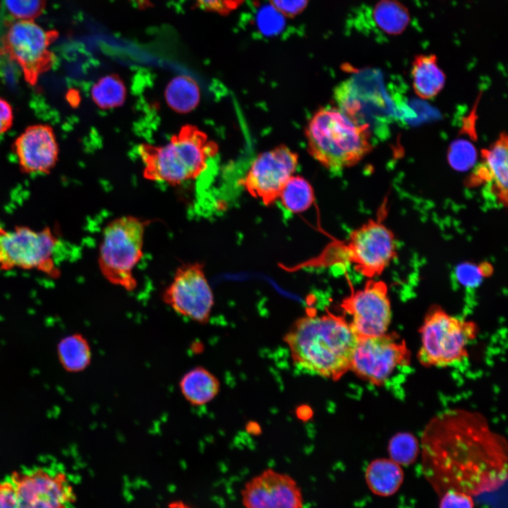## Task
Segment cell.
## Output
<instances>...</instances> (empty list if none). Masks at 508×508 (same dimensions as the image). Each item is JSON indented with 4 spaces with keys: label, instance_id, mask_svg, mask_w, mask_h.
<instances>
[{
    "label": "cell",
    "instance_id": "1",
    "mask_svg": "<svg viewBox=\"0 0 508 508\" xmlns=\"http://www.w3.org/2000/svg\"><path fill=\"white\" fill-rule=\"evenodd\" d=\"M423 472L435 492L449 490L477 496L500 489L507 478V455L487 446L428 447Z\"/></svg>",
    "mask_w": 508,
    "mask_h": 508
},
{
    "label": "cell",
    "instance_id": "2",
    "mask_svg": "<svg viewBox=\"0 0 508 508\" xmlns=\"http://www.w3.org/2000/svg\"><path fill=\"white\" fill-rule=\"evenodd\" d=\"M284 340L296 366L337 380L350 370L358 339L344 318L327 312L300 318Z\"/></svg>",
    "mask_w": 508,
    "mask_h": 508
},
{
    "label": "cell",
    "instance_id": "3",
    "mask_svg": "<svg viewBox=\"0 0 508 508\" xmlns=\"http://www.w3.org/2000/svg\"><path fill=\"white\" fill-rule=\"evenodd\" d=\"M305 133L310 155L332 171L358 164L373 149L370 126L354 121L336 107L318 109Z\"/></svg>",
    "mask_w": 508,
    "mask_h": 508
},
{
    "label": "cell",
    "instance_id": "4",
    "mask_svg": "<svg viewBox=\"0 0 508 508\" xmlns=\"http://www.w3.org/2000/svg\"><path fill=\"white\" fill-rule=\"evenodd\" d=\"M217 152L216 143L190 124L183 126L164 145L142 143L138 147L144 178L171 186L195 179Z\"/></svg>",
    "mask_w": 508,
    "mask_h": 508
},
{
    "label": "cell",
    "instance_id": "5",
    "mask_svg": "<svg viewBox=\"0 0 508 508\" xmlns=\"http://www.w3.org/2000/svg\"><path fill=\"white\" fill-rule=\"evenodd\" d=\"M380 215L353 230L344 242H333L306 266L349 263L366 277L380 275L397 255L394 235Z\"/></svg>",
    "mask_w": 508,
    "mask_h": 508
},
{
    "label": "cell",
    "instance_id": "6",
    "mask_svg": "<svg viewBox=\"0 0 508 508\" xmlns=\"http://www.w3.org/2000/svg\"><path fill=\"white\" fill-rule=\"evenodd\" d=\"M147 222L132 215L117 217L104 227L99 247L98 267L104 278L127 291L138 282L133 274L143 255Z\"/></svg>",
    "mask_w": 508,
    "mask_h": 508
},
{
    "label": "cell",
    "instance_id": "7",
    "mask_svg": "<svg viewBox=\"0 0 508 508\" xmlns=\"http://www.w3.org/2000/svg\"><path fill=\"white\" fill-rule=\"evenodd\" d=\"M59 244L49 226L37 230L24 225L12 229L0 226V270H35L56 278L60 270L54 255Z\"/></svg>",
    "mask_w": 508,
    "mask_h": 508
},
{
    "label": "cell",
    "instance_id": "8",
    "mask_svg": "<svg viewBox=\"0 0 508 508\" xmlns=\"http://www.w3.org/2000/svg\"><path fill=\"white\" fill-rule=\"evenodd\" d=\"M421 345L418 353L426 366H445L467 356L466 347L474 339L477 327L433 307L426 315L420 329Z\"/></svg>",
    "mask_w": 508,
    "mask_h": 508
},
{
    "label": "cell",
    "instance_id": "9",
    "mask_svg": "<svg viewBox=\"0 0 508 508\" xmlns=\"http://www.w3.org/2000/svg\"><path fill=\"white\" fill-rule=\"evenodd\" d=\"M7 28L1 40V52L16 62L28 83L35 85L40 76L55 64L56 56L49 47L59 33L43 29L34 20H16L8 23Z\"/></svg>",
    "mask_w": 508,
    "mask_h": 508
},
{
    "label": "cell",
    "instance_id": "10",
    "mask_svg": "<svg viewBox=\"0 0 508 508\" xmlns=\"http://www.w3.org/2000/svg\"><path fill=\"white\" fill-rule=\"evenodd\" d=\"M162 298L175 313L200 325L208 322L214 306V295L204 265L188 262L175 271Z\"/></svg>",
    "mask_w": 508,
    "mask_h": 508
},
{
    "label": "cell",
    "instance_id": "11",
    "mask_svg": "<svg viewBox=\"0 0 508 508\" xmlns=\"http://www.w3.org/2000/svg\"><path fill=\"white\" fill-rule=\"evenodd\" d=\"M10 480L19 508H68L75 501L73 487L63 471L40 467L15 471Z\"/></svg>",
    "mask_w": 508,
    "mask_h": 508
},
{
    "label": "cell",
    "instance_id": "12",
    "mask_svg": "<svg viewBox=\"0 0 508 508\" xmlns=\"http://www.w3.org/2000/svg\"><path fill=\"white\" fill-rule=\"evenodd\" d=\"M408 361L409 352L405 341L395 334L385 333L358 340L350 370L360 378L378 385Z\"/></svg>",
    "mask_w": 508,
    "mask_h": 508
},
{
    "label": "cell",
    "instance_id": "13",
    "mask_svg": "<svg viewBox=\"0 0 508 508\" xmlns=\"http://www.w3.org/2000/svg\"><path fill=\"white\" fill-rule=\"evenodd\" d=\"M341 306L351 317L349 322L358 339L387 333L391 305L385 282L370 279L358 290L351 286L350 294Z\"/></svg>",
    "mask_w": 508,
    "mask_h": 508
},
{
    "label": "cell",
    "instance_id": "14",
    "mask_svg": "<svg viewBox=\"0 0 508 508\" xmlns=\"http://www.w3.org/2000/svg\"><path fill=\"white\" fill-rule=\"evenodd\" d=\"M298 155L285 145L259 155L239 184L265 205L278 200L279 194L296 171Z\"/></svg>",
    "mask_w": 508,
    "mask_h": 508
},
{
    "label": "cell",
    "instance_id": "15",
    "mask_svg": "<svg viewBox=\"0 0 508 508\" xmlns=\"http://www.w3.org/2000/svg\"><path fill=\"white\" fill-rule=\"evenodd\" d=\"M243 508H303L301 487L290 475L267 468L250 478L241 491Z\"/></svg>",
    "mask_w": 508,
    "mask_h": 508
},
{
    "label": "cell",
    "instance_id": "16",
    "mask_svg": "<svg viewBox=\"0 0 508 508\" xmlns=\"http://www.w3.org/2000/svg\"><path fill=\"white\" fill-rule=\"evenodd\" d=\"M12 147L24 174H49L59 159L56 136L48 124L28 126L14 140Z\"/></svg>",
    "mask_w": 508,
    "mask_h": 508
},
{
    "label": "cell",
    "instance_id": "17",
    "mask_svg": "<svg viewBox=\"0 0 508 508\" xmlns=\"http://www.w3.org/2000/svg\"><path fill=\"white\" fill-rule=\"evenodd\" d=\"M507 135L501 133L487 149L481 150L482 162L468 179V186L485 185V190L497 203L506 207L508 187Z\"/></svg>",
    "mask_w": 508,
    "mask_h": 508
},
{
    "label": "cell",
    "instance_id": "18",
    "mask_svg": "<svg viewBox=\"0 0 508 508\" xmlns=\"http://www.w3.org/2000/svg\"><path fill=\"white\" fill-rule=\"evenodd\" d=\"M179 386L185 400L194 406L211 402L220 389L218 378L203 366H195L187 370L180 378Z\"/></svg>",
    "mask_w": 508,
    "mask_h": 508
},
{
    "label": "cell",
    "instance_id": "19",
    "mask_svg": "<svg viewBox=\"0 0 508 508\" xmlns=\"http://www.w3.org/2000/svg\"><path fill=\"white\" fill-rule=\"evenodd\" d=\"M413 88L422 99L435 97L445 86L446 76L437 64L435 54H418L411 66Z\"/></svg>",
    "mask_w": 508,
    "mask_h": 508
},
{
    "label": "cell",
    "instance_id": "20",
    "mask_svg": "<svg viewBox=\"0 0 508 508\" xmlns=\"http://www.w3.org/2000/svg\"><path fill=\"white\" fill-rule=\"evenodd\" d=\"M404 473L398 464L390 459H376L367 466L365 480L375 495L389 497L396 493L404 481Z\"/></svg>",
    "mask_w": 508,
    "mask_h": 508
},
{
    "label": "cell",
    "instance_id": "21",
    "mask_svg": "<svg viewBox=\"0 0 508 508\" xmlns=\"http://www.w3.org/2000/svg\"><path fill=\"white\" fill-rule=\"evenodd\" d=\"M372 18L381 31L391 36L402 34L411 23L409 8L399 0H379L373 7Z\"/></svg>",
    "mask_w": 508,
    "mask_h": 508
},
{
    "label": "cell",
    "instance_id": "22",
    "mask_svg": "<svg viewBox=\"0 0 508 508\" xmlns=\"http://www.w3.org/2000/svg\"><path fill=\"white\" fill-rule=\"evenodd\" d=\"M57 355L63 368L69 373L83 371L90 365L92 359L90 343L80 333H74L61 339L57 346Z\"/></svg>",
    "mask_w": 508,
    "mask_h": 508
},
{
    "label": "cell",
    "instance_id": "23",
    "mask_svg": "<svg viewBox=\"0 0 508 508\" xmlns=\"http://www.w3.org/2000/svg\"><path fill=\"white\" fill-rule=\"evenodd\" d=\"M168 106L179 114H186L197 107L200 91L197 82L188 75H181L172 78L164 90Z\"/></svg>",
    "mask_w": 508,
    "mask_h": 508
},
{
    "label": "cell",
    "instance_id": "24",
    "mask_svg": "<svg viewBox=\"0 0 508 508\" xmlns=\"http://www.w3.org/2000/svg\"><path fill=\"white\" fill-rule=\"evenodd\" d=\"M278 200L289 212L301 213L308 210L313 204L314 190L305 178L293 175L283 187Z\"/></svg>",
    "mask_w": 508,
    "mask_h": 508
},
{
    "label": "cell",
    "instance_id": "25",
    "mask_svg": "<svg viewBox=\"0 0 508 508\" xmlns=\"http://www.w3.org/2000/svg\"><path fill=\"white\" fill-rule=\"evenodd\" d=\"M90 95L93 102L102 109L121 107L126 97V87L117 74L104 75L92 85Z\"/></svg>",
    "mask_w": 508,
    "mask_h": 508
},
{
    "label": "cell",
    "instance_id": "26",
    "mask_svg": "<svg viewBox=\"0 0 508 508\" xmlns=\"http://www.w3.org/2000/svg\"><path fill=\"white\" fill-rule=\"evenodd\" d=\"M388 452L391 460L400 466H408L416 459L418 444L412 435L398 434L389 441Z\"/></svg>",
    "mask_w": 508,
    "mask_h": 508
},
{
    "label": "cell",
    "instance_id": "27",
    "mask_svg": "<svg viewBox=\"0 0 508 508\" xmlns=\"http://www.w3.org/2000/svg\"><path fill=\"white\" fill-rule=\"evenodd\" d=\"M477 152L474 145L466 140L454 141L449 146L447 159L450 166L458 171H466L475 164Z\"/></svg>",
    "mask_w": 508,
    "mask_h": 508
},
{
    "label": "cell",
    "instance_id": "28",
    "mask_svg": "<svg viewBox=\"0 0 508 508\" xmlns=\"http://www.w3.org/2000/svg\"><path fill=\"white\" fill-rule=\"evenodd\" d=\"M492 272L490 264L483 262L476 265L471 262H463L456 266L455 276L457 282L466 288H475L488 277Z\"/></svg>",
    "mask_w": 508,
    "mask_h": 508
},
{
    "label": "cell",
    "instance_id": "29",
    "mask_svg": "<svg viewBox=\"0 0 508 508\" xmlns=\"http://www.w3.org/2000/svg\"><path fill=\"white\" fill-rule=\"evenodd\" d=\"M9 14L16 20H34L42 14L46 0H3Z\"/></svg>",
    "mask_w": 508,
    "mask_h": 508
},
{
    "label": "cell",
    "instance_id": "30",
    "mask_svg": "<svg viewBox=\"0 0 508 508\" xmlns=\"http://www.w3.org/2000/svg\"><path fill=\"white\" fill-rule=\"evenodd\" d=\"M439 508H474V501L466 493L449 490L440 496Z\"/></svg>",
    "mask_w": 508,
    "mask_h": 508
},
{
    "label": "cell",
    "instance_id": "31",
    "mask_svg": "<svg viewBox=\"0 0 508 508\" xmlns=\"http://www.w3.org/2000/svg\"><path fill=\"white\" fill-rule=\"evenodd\" d=\"M282 16L272 6L270 9L261 11L258 16L259 28L266 35H272L279 31L283 25Z\"/></svg>",
    "mask_w": 508,
    "mask_h": 508
},
{
    "label": "cell",
    "instance_id": "32",
    "mask_svg": "<svg viewBox=\"0 0 508 508\" xmlns=\"http://www.w3.org/2000/svg\"><path fill=\"white\" fill-rule=\"evenodd\" d=\"M246 0H195L198 6L207 11L227 16L241 6Z\"/></svg>",
    "mask_w": 508,
    "mask_h": 508
},
{
    "label": "cell",
    "instance_id": "33",
    "mask_svg": "<svg viewBox=\"0 0 508 508\" xmlns=\"http://www.w3.org/2000/svg\"><path fill=\"white\" fill-rule=\"evenodd\" d=\"M310 0H270L271 6L280 14L294 18L307 7Z\"/></svg>",
    "mask_w": 508,
    "mask_h": 508
},
{
    "label": "cell",
    "instance_id": "34",
    "mask_svg": "<svg viewBox=\"0 0 508 508\" xmlns=\"http://www.w3.org/2000/svg\"><path fill=\"white\" fill-rule=\"evenodd\" d=\"M0 508H19L15 489L11 480L0 482Z\"/></svg>",
    "mask_w": 508,
    "mask_h": 508
},
{
    "label": "cell",
    "instance_id": "35",
    "mask_svg": "<svg viewBox=\"0 0 508 508\" xmlns=\"http://www.w3.org/2000/svg\"><path fill=\"white\" fill-rule=\"evenodd\" d=\"M13 110L11 104L0 97V135L6 132L13 125Z\"/></svg>",
    "mask_w": 508,
    "mask_h": 508
},
{
    "label": "cell",
    "instance_id": "36",
    "mask_svg": "<svg viewBox=\"0 0 508 508\" xmlns=\"http://www.w3.org/2000/svg\"><path fill=\"white\" fill-rule=\"evenodd\" d=\"M167 508H192L190 506H189L188 504L181 501V500H176L170 502Z\"/></svg>",
    "mask_w": 508,
    "mask_h": 508
}]
</instances>
